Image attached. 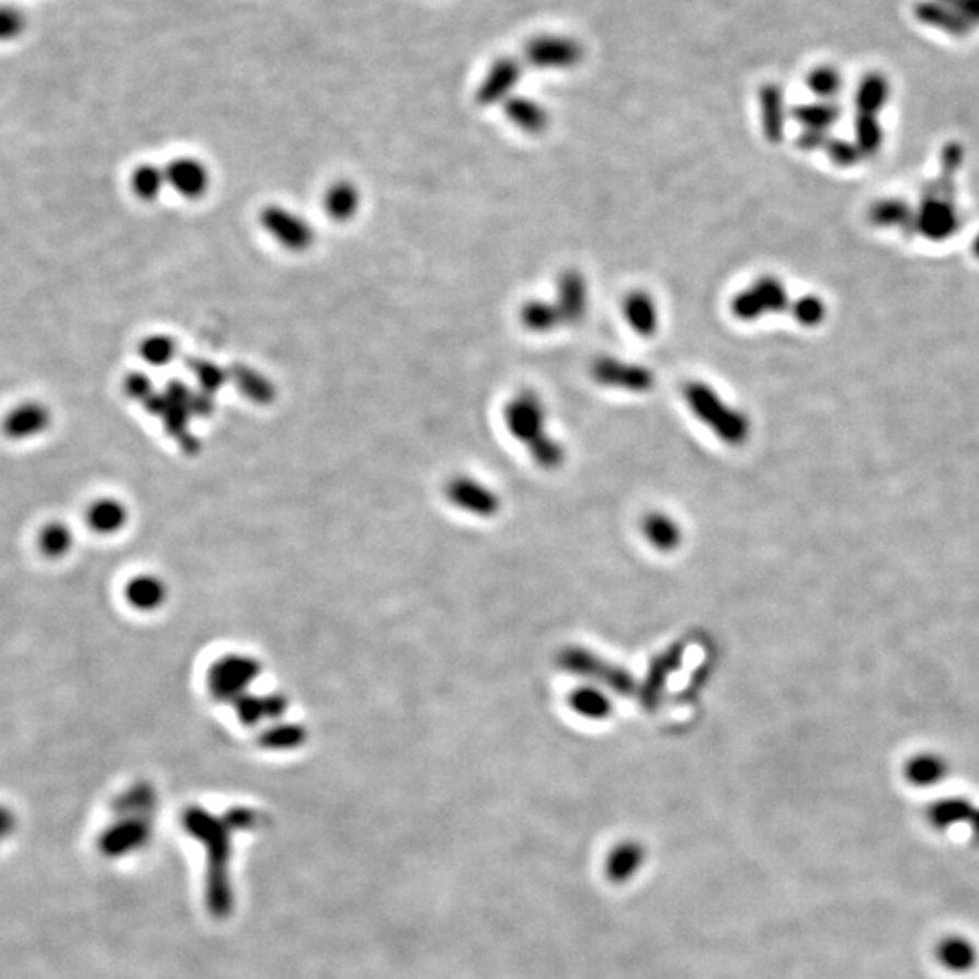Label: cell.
<instances>
[{"mask_svg": "<svg viewBox=\"0 0 979 979\" xmlns=\"http://www.w3.org/2000/svg\"><path fill=\"white\" fill-rule=\"evenodd\" d=\"M124 388H126V394L129 398L138 399V401H147L152 396L151 382L144 374L127 376Z\"/></svg>", "mask_w": 979, "mask_h": 979, "instance_id": "42", "label": "cell"}, {"mask_svg": "<svg viewBox=\"0 0 979 979\" xmlns=\"http://www.w3.org/2000/svg\"><path fill=\"white\" fill-rule=\"evenodd\" d=\"M362 191L351 180H335L321 196V207L335 224H349L362 209Z\"/></svg>", "mask_w": 979, "mask_h": 979, "instance_id": "17", "label": "cell"}, {"mask_svg": "<svg viewBox=\"0 0 979 979\" xmlns=\"http://www.w3.org/2000/svg\"><path fill=\"white\" fill-rule=\"evenodd\" d=\"M950 775V762L936 751H920L912 754L903 765L906 781L914 787H936Z\"/></svg>", "mask_w": 979, "mask_h": 979, "instance_id": "18", "label": "cell"}, {"mask_svg": "<svg viewBox=\"0 0 979 979\" xmlns=\"http://www.w3.org/2000/svg\"><path fill=\"white\" fill-rule=\"evenodd\" d=\"M504 115L513 126L528 135H540L550 126L548 111L539 102L524 96H510L504 102Z\"/></svg>", "mask_w": 979, "mask_h": 979, "instance_id": "22", "label": "cell"}, {"mask_svg": "<svg viewBox=\"0 0 979 979\" xmlns=\"http://www.w3.org/2000/svg\"><path fill=\"white\" fill-rule=\"evenodd\" d=\"M88 524L90 528L100 535L118 534L127 524L129 512L127 506L121 503L118 499L104 498L96 499L90 509H88Z\"/></svg>", "mask_w": 979, "mask_h": 979, "instance_id": "24", "label": "cell"}, {"mask_svg": "<svg viewBox=\"0 0 979 979\" xmlns=\"http://www.w3.org/2000/svg\"><path fill=\"white\" fill-rule=\"evenodd\" d=\"M445 493L448 503L476 517H493L501 509L498 493L474 477H454L446 485Z\"/></svg>", "mask_w": 979, "mask_h": 979, "instance_id": "8", "label": "cell"}, {"mask_svg": "<svg viewBox=\"0 0 979 979\" xmlns=\"http://www.w3.org/2000/svg\"><path fill=\"white\" fill-rule=\"evenodd\" d=\"M528 452L532 454V459L546 470H556L566 459L565 446L550 434H546L543 440L530 446Z\"/></svg>", "mask_w": 979, "mask_h": 979, "instance_id": "38", "label": "cell"}, {"mask_svg": "<svg viewBox=\"0 0 979 979\" xmlns=\"http://www.w3.org/2000/svg\"><path fill=\"white\" fill-rule=\"evenodd\" d=\"M843 79L839 69L833 66H818L807 75V86L820 99L836 96L842 90Z\"/></svg>", "mask_w": 979, "mask_h": 979, "instance_id": "36", "label": "cell"}, {"mask_svg": "<svg viewBox=\"0 0 979 979\" xmlns=\"http://www.w3.org/2000/svg\"><path fill=\"white\" fill-rule=\"evenodd\" d=\"M305 740V731L298 726H280L263 735V745L271 749L298 748Z\"/></svg>", "mask_w": 979, "mask_h": 979, "instance_id": "39", "label": "cell"}, {"mask_svg": "<svg viewBox=\"0 0 979 979\" xmlns=\"http://www.w3.org/2000/svg\"><path fill=\"white\" fill-rule=\"evenodd\" d=\"M523 77V66L515 58H498L477 90V102L493 105L506 102Z\"/></svg>", "mask_w": 979, "mask_h": 979, "instance_id": "12", "label": "cell"}, {"mask_svg": "<svg viewBox=\"0 0 979 979\" xmlns=\"http://www.w3.org/2000/svg\"><path fill=\"white\" fill-rule=\"evenodd\" d=\"M168 597L169 590L166 582L152 573H141L127 582L126 601L137 612H158L166 604Z\"/></svg>", "mask_w": 979, "mask_h": 979, "instance_id": "20", "label": "cell"}, {"mask_svg": "<svg viewBox=\"0 0 979 979\" xmlns=\"http://www.w3.org/2000/svg\"><path fill=\"white\" fill-rule=\"evenodd\" d=\"M795 316L804 326H812L822 318V304L815 298H801L795 304Z\"/></svg>", "mask_w": 979, "mask_h": 979, "instance_id": "41", "label": "cell"}, {"mask_svg": "<svg viewBox=\"0 0 979 979\" xmlns=\"http://www.w3.org/2000/svg\"><path fill=\"white\" fill-rule=\"evenodd\" d=\"M260 226L285 251L307 252L315 246L316 229L312 224L285 205H265L260 213Z\"/></svg>", "mask_w": 979, "mask_h": 979, "instance_id": "3", "label": "cell"}, {"mask_svg": "<svg viewBox=\"0 0 979 979\" xmlns=\"http://www.w3.org/2000/svg\"><path fill=\"white\" fill-rule=\"evenodd\" d=\"M52 424V412L38 401L21 403L5 415L2 432L11 441H26L44 434Z\"/></svg>", "mask_w": 979, "mask_h": 979, "instance_id": "14", "label": "cell"}, {"mask_svg": "<svg viewBox=\"0 0 979 979\" xmlns=\"http://www.w3.org/2000/svg\"><path fill=\"white\" fill-rule=\"evenodd\" d=\"M193 374L198 377L200 387L204 388L205 392H216L226 383V373H221V368L216 367L215 363L196 362Z\"/></svg>", "mask_w": 979, "mask_h": 979, "instance_id": "40", "label": "cell"}, {"mask_svg": "<svg viewBox=\"0 0 979 979\" xmlns=\"http://www.w3.org/2000/svg\"><path fill=\"white\" fill-rule=\"evenodd\" d=\"M929 823L937 831L967 826L976 842H979V806L964 796H947L934 801L927 811Z\"/></svg>", "mask_w": 979, "mask_h": 979, "instance_id": "11", "label": "cell"}, {"mask_svg": "<svg viewBox=\"0 0 979 979\" xmlns=\"http://www.w3.org/2000/svg\"><path fill=\"white\" fill-rule=\"evenodd\" d=\"M129 185H132L135 198L146 202V204H152L160 198L163 189L168 187L166 169L160 168L157 163H140L133 169Z\"/></svg>", "mask_w": 979, "mask_h": 979, "instance_id": "27", "label": "cell"}, {"mask_svg": "<svg viewBox=\"0 0 979 979\" xmlns=\"http://www.w3.org/2000/svg\"><path fill=\"white\" fill-rule=\"evenodd\" d=\"M15 812L11 811L10 807H5L0 804V842L8 839V836H10L13 831H15Z\"/></svg>", "mask_w": 979, "mask_h": 979, "instance_id": "44", "label": "cell"}, {"mask_svg": "<svg viewBox=\"0 0 979 979\" xmlns=\"http://www.w3.org/2000/svg\"><path fill=\"white\" fill-rule=\"evenodd\" d=\"M38 545H41L44 556L49 559H60V557L68 556L69 550L73 548V532L69 530L68 524H46L38 537Z\"/></svg>", "mask_w": 979, "mask_h": 979, "instance_id": "34", "label": "cell"}, {"mask_svg": "<svg viewBox=\"0 0 979 979\" xmlns=\"http://www.w3.org/2000/svg\"><path fill=\"white\" fill-rule=\"evenodd\" d=\"M138 354L151 367H166V365H171L179 354V343L173 335L157 332V334L146 335L140 341Z\"/></svg>", "mask_w": 979, "mask_h": 979, "instance_id": "31", "label": "cell"}, {"mask_svg": "<svg viewBox=\"0 0 979 979\" xmlns=\"http://www.w3.org/2000/svg\"><path fill=\"white\" fill-rule=\"evenodd\" d=\"M283 704L285 702L278 697H257V695L247 693L243 697L238 698L232 706H235L241 722L246 726H257L267 718L280 717L285 709Z\"/></svg>", "mask_w": 979, "mask_h": 979, "instance_id": "28", "label": "cell"}, {"mask_svg": "<svg viewBox=\"0 0 979 979\" xmlns=\"http://www.w3.org/2000/svg\"><path fill=\"white\" fill-rule=\"evenodd\" d=\"M519 320L523 323L524 329L535 332V334H546V332L556 330L560 323H565L557 305L545 301V299H528L521 307Z\"/></svg>", "mask_w": 979, "mask_h": 979, "instance_id": "26", "label": "cell"}, {"mask_svg": "<svg viewBox=\"0 0 979 979\" xmlns=\"http://www.w3.org/2000/svg\"><path fill=\"white\" fill-rule=\"evenodd\" d=\"M940 961L953 972H969L978 961V950L965 937H947L937 950Z\"/></svg>", "mask_w": 979, "mask_h": 979, "instance_id": "30", "label": "cell"}, {"mask_svg": "<svg viewBox=\"0 0 979 979\" xmlns=\"http://www.w3.org/2000/svg\"><path fill=\"white\" fill-rule=\"evenodd\" d=\"M787 304L786 287L781 280L762 276L731 299V315L740 321H754L770 312H781Z\"/></svg>", "mask_w": 979, "mask_h": 979, "instance_id": "5", "label": "cell"}, {"mask_svg": "<svg viewBox=\"0 0 979 979\" xmlns=\"http://www.w3.org/2000/svg\"><path fill=\"white\" fill-rule=\"evenodd\" d=\"M584 49L573 38L539 35L524 46V60L535 69H571L581 62Z\"/></svg>", "mask_w": 979, "mask_h": 979, "instance_id": "7", "label": "cell"}, {"mask_svg": "<svg viewBox=\"0 0 979 979\" xmlns=\"http://www.w3.org/2000/svg\"><path fill=\"white\" fill-rule=\"evenodd\" d=\"M163 169L168 187L173 189L180 198L198 202L209 193L213 177L204 160L194 157L173 158Z\"/></svg>", "mask_w": 979, "mask_h": 979, "instance_id": "9", "label": "cell"}, {"mask_svg": "<svg viewBox=\"0 0 979 979\" xmlns=\"http://www.w3.org/2000/svg\"><path fill=\"white\" fill-rule=\"evenodd\" d=\"M560 664L573 673L592 676L595 681L603 682V686L612 687L613 692L624 693V695H628L634 686V681L629 679L626 671L621 670L617 665L607 664L606 660H601L587 650L573 648V650L565 651L560 657Z\"/></svg>", "mask_w": 979, "mask_h": 979, "instance_id": "10", "label": "cell"}, {"mask_svg": "<svg viewBox=\"0 0 979 979\" xmlns=\"http://www.w3.org/2000/svg\"><path fill=\"white\" fill-rule=\"evenodd\" d=\"M642 534L654 550L673 551L682 540V530L675 519L665 513L653 512L642 521Z\"/></svg>", "mask_w": 979, "mask_h": 979, "instance_id": "25", "label": "cell"}, {"mask_svg": "<svg viewBox=\"0 0 979 979\" xmlns=\"http://www.w3.org/2000/svg\"><path fill=\"white\" fill-rule=\"evenodd\" d=\"M760 118L765 138L770 141H781L786 127V104H784V91L778 84H765L759 94Z\"/></svg>", "mask_w": 979, "mask_h": 979, "instance_id": "23", "label": "cell"}, {"mask_svg": "<svg viewBox=\"0 0 979 979\" xmlns=\"http://www.w3.org/2000/svg\"><path fill=\"white\" fill-rule=\"evenodd\" d=\"M687 407L701 423L729 446H742L751 435V421L742 410L724 401L722 396L704 382H690L684 387Z\"/></svg>", "mask_w": 979, "mask_h": 979, "instance_id": "1", "label": "cell"}, {"mask_svg": "<svg viewBox=\"0 0 979 979\" xmlns=\"http://www.w3.org/2000/svg\"><path fill=\"white\" fill-rule=\"evenodd\" d=\"M624 318L628 321L629 329L645 338H651L659 330V309L653 296L646 291H631L624 298Z\"/></svg>", "mask_w": 979, "mask_h": 979, "instance_id": "21", "label": "cell"}, {"mask_svg": "<svg viewBox=\"0 0 979 979\" xmlns=\"http://www.w3.org/2000/svg\"><path fill=\"white\" fill-rule=\"evenodd\" d=\"M942 2L958 11L970 26H979V0H942Z\"/></svg>", "mask_w": 979, "mask_h": 979, "instance_id": "43", "label": "cell"}, {"mask_svg": "<svg viewBox=\"0 0 979 979\" xmlns=\"http://www.w3.org/2000/svg\"><path fill=\"white\" fill-rule=\"evenodd\" d=\"M149 826L141 818H118L113 828L105 829L100 836L99 847L105 856H122L132 853L133 849L140 847L146 842Z\"/></svg>", "mask_w": 979, "mask_h": 979, "instance_id": "16", "label": "cell"}, {"mask_svg": "<svg viewBox=\"0 0 979 979\" xmlns=\"http://www.w3.org/2000/svg\"><path fill=\"white\" fill-rule=\"evenodd\" d=\"M557 309L565 323H581L588 312L587 280L576 269L565 271L557 280Z\"/></svg>", "mask_w": 979, "mask_h": 979, "instance_id": "15", "label": "cell"}, {"mask_svg": "<svg viewBox=\"0 0 979 979\" xmlns=\"http://www.w3.org/2000/svg\"><path fill=\"white\" fill-rule=\"evenodd\" d=\"M570 707L588 720H604L613 712V704L606 692L592 686L579 687L571 693Z\"/></svg>", "mask_w": 979, "mask_h": 979, "instance_id": "29", "label": "cell"}, {"mask_svg": "<svg viewBox=\"0 0 979 979\" xmlns=\"http://www.w3.org/2000/svg\"><path fill=\"white\" fill-rule=\"evenodd\" d=\"M592 377L601 387L618 388L634 394L650 392L657 382L651 368L613 356L597 357L592 363Z\"/></svg>", "mask_w": 979, "mask_h": 979, "instance_id": "6", "label": "cell"}, {"mask_svg": "<svg viewBox=\"0 0 979 979\" xmlns=\"http://www.w3.org/2000/svg\"><path fill=\"white\" fill-rule=\"evenodd\" d=\"M235 377L238 390L252 403L269 405L273 401L276 388L258 371L241 367L236 371Z\"/></svg>", "mask_w": 979, "mask_h": 979, "instance_id": "33", "label": "cell"}, {"mask_svg": "<svg viewBox=\"0 0 979 979\" xmlns=\"http://www.w3.org/2000/svg\"><path fill=\"white\" fill-rule=\"evenodd\" d=\"M912 13L920 24L945 33L948 37L967 38L970 33L975 32V26H970L958 11L953 10L942 0H918L912 8Z\"/></svg>", "mask_w": 979, "mask_h": 979, "instance_id": "13", "label": "cell"}, {"mask_svg": "<svg viewBox=\"0 0 979 979\" xmlns=\"http://www.w3.org/2000/svg\"><path fill=\"white\" fill-rule=\"evenodd\" d=\"M27 15L15 4H0V44L15 43L26 33Z\"/></svg>", "mask_w": 979, "mask_h": 979, "instance_id": "37", "label": "cell"}, {"mask_svg": "<svg viewBox=\"0 0 979 979\" xmlns=\"http://www.w3.org/2000/svg\"><path fill=\"white\" fill-rule=\"evenodd\" d=\"M504 423L512 437L526 448L543 440L546 432V409L534 390H521L504 407Z\"/></svg>", "mask_w": 979, "mask_h": 979, "instance_id": "4", "label": "cell"}, {"mask_svg": "<svg viewBox=\"0 0 979 979\" xmlns=\"http://www.w3.org/2000/svg\"><path fill=\"white\" fill-rule=\"evenodd\" d=\"M260 662L249 654H224L210 665L207 673V687L216 701L235 704L251 690L260 676Z\"/></svg>", "mask_w": 979, "mask_h": 979, "instance_id": "2", "label": "cell"}, {"mask_svg": "<svg viewBox=\"0 0 979 979\" xmlns=\"http://www.w3.org/2000/svg\"><path fill=\"white\" fill-rule=\"evenodd\" d=\"M839 107L831 102H817V104L798 105L795 110V118L806 129L826 132L839 118Z\"/></svg>", "mask_w": 979, "mask_h": 979, "instance_id": "35", "label": "cell"}, {"mask_svg": "<svg viewBox=\"0 0 979 979\" xmlns=\"http://www.w3.org/2000/svg\"><path fill=\"white\" fill-rule=\"evenodd\" d=\"M646 847L642 843L629 840V842L618 843L613 847L612 853L606 858V876L607 880L615 886H624L634 880L639 875L640 869L646 864Z\"/></svg>", "mask_w": 979, "mask_h": 979, "instance_id": "19", "label": "cell"}, {"mask_svg": "<svg viewBox=\"0 0 979 979\" xmlns=\"http://www.w3.org/2000/svg\"><path fill=\"white\" fill-rule=\"evenodd\" d=\"M889 99V82L880 73H869L862 79L856 93V104L864 115H870L880 110Z\"/></svg>", "mask_w": 979, "mask_h": 979, "instance_id": "32", "label": "cell"}]
</instances>
